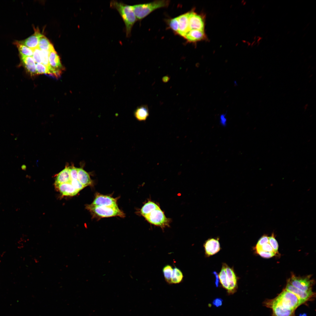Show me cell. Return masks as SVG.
<instances>
[{
  "label": "cell",
  "instance_id": "cell-23",
  "mask_svg": "<svg viewBox=\"0 0 316 316\" xmlns=\"http://www.w3.org/2000/svg\"><path fill=\"white\" fill-rule=\"evenodd\" d=\"M17 47L20 56H32L33 50L26 46L20 42L16 41L14 42Z\"/></svg>",
  "mask_w": 316,
  "mask_h": 316
},
{
  "label": "cell",
  "instance_id": "cell-34",
  "mask_svg": "<svg viewBox=\"0 0 316 316\" xmlns=\"http://www.w3.org/2000/svg\"><path fill=\"white\" fill-rule=\"evenodd\" d=\"M70 183L73 187L79 192L84 188L78 179L71 180Z\"/></svg>",
  "mask_w": 316,
  "mask_h": 316
},
{
  "label": "cell",
  "instance_id": "cell-17",
  "mask_svg": "<svg viewBox=\"0 0 316 316\" xmlns=\"http://www.w3.org/2000/svg\"><path fill=\"white\" fill-rule=\"evenodd\" d=\"M20 56L22 63L28 73L32 76L37 74L36 64L32 57Z\"/></svg>",
  "mask_w": 316,
  "mask_h": 316
},
{
  "label": "cell",
  "instance_id": "cell-27",
  "mask_svg": "<svg viewBox=\"0 0 316 316\" xmlns=\"http://www.w3.org/2000/svg\"><path fill=\"white\" fill-rule=\"evenodd\" d=\"M40 50L42 63L47 68L49 72V74H50L51 68L49 65V51Z\"/></svg>",
  "mask_w": 316,
  "mask_h": 316
},
{
  "label": "cell",
  "instance_id": "cell-13",
  "mask_svg": "<svg viewBox=\"0 0 316 316\" xmlns=\"http://www.w3.org/2000/svg\"><path fill=\"white\" fill-rule=\"evenodd\" d=\"M204 247L205 255L207 257L213 255L220 250V246L218 238L208 239L204 243Z\"/></svg>",
  "mask_w": 316,
  "mask_h": 316
},
{
  "label": "cell",
  "instance_id": "cell-7",
  "mask_svg": "<svg viewBox=\"0 0 316 316\" xmlns=\"http://www.w3.org/2000/svg\"><path fill=\"white\" fill-rule=\"evenodd\" d=\"M49 61L51 69L50 74L58 77L63 67L59 57L54 48L49 51Z\"/></svg>",
  "mask_w": 316,
  "mask_h": 316
},
{
  "label": "cell",
  "instance_id": "cell-28",
  "mask_svg": "<svg viewBox=\"0 0 316 316\" xmlns=\"http://www.w3.org/2000/svg\"><path fill=\"white\" fill-rule=\"evenodd\" d=\"M169 25L174 32L178 34V17L171 19L169 21Z\"/></svg>",
  "mask_w": 316,
  "mask_h": 316
},
{
  "label": "cell",
  "instance_id": "cell-37",
  "mask_svg": "<svg viewBox=\"0 0 316 316\" xmlns=\"http://www.w3.org/2000/svg\"><path fill=\"white\" fill-rule=\"evenodd\" d=\"M226 114H222L220 116V124L223 126H225L227 123V119L226 117Z\"/></svg>",
  "mask_w": 316,
  "mask_h": 316
},
{
  "label": "cell",
  "instance_id": "cell-40",
  "mask_svg": "<svg viewBox=\"0 0 316 316\" xmlns=\"http://www.w3.org/2000/svg\"><path fill=\"white\" fill-rule=\"evenodd\" d=\"M214 274L215 276H216V282H215L216 286L217 287L218 286V284H219L218 283V281H219L218 276V275L216 273V272H214Z\"/></svg>",
  "mask_w": 316,
  "mask_h": 316
},
{
  "label": "cell",
  "instance_id": "cell-35",
  "mask_svg": "<svg viewBox=\"0 0 316 316\" xmlns=\"http://www.w3.org/2000/svg\"><path fill=\"white\" fill-rule=\"evenodd\" d=\"M255 249H260L266 252H274L272 248L269 243L263 245L260 247H255Z\"/></svg>",
  "mask_w": 316,
  "mask_h": 316
},
{
  "label": "cell",
  "instance_id": "cell-18",
  "mask_svg": "<svg viewBox=\"0 0 316 316\" xmlns=\"http://www.w3.org/2000/svg\"><path fill=\"white\" fill-rule=\"evenodd\" d=\"M55 187L63 196H73L79 192L70 183L61 184Z\"/></svg>",
  "mask_w": 316,
  "mask_h": 316
},
{
  "label": "cell",
  "instance_id": "cell-32",
  "mask_svg": "<svg viewBox=\"0 0 316 316\" xmlns=\"http://www.w3.org/2000/svg\"><path fill=\"white\" fill-rule=\"evenodd\" d=\"M257 253L262 257L265 258H269L274 256L276 253L274 252H266L260 249H256Z\"/></svg>",
  "mask_w": 316,
  "mask_h": 316
},
{
  "label": "cell",
  "instance_id": "cell-5",
  "mask_svg": "<svg viewBox=\"0 0 316 316\" xmlns=\"http://www.w3.org/2000/svg\"><path fill=\"white\" fill-rule=\"evenodd\" d=\"M86 208L94 217L102 218L118 216L124 217L125 214L118 206L114 207L97 206L92 204L86 205Z\"/></svg>",
  "mask_w": 316,
  "mask_h": 316
},
{
  "label": "cell",
  "instance_id": "cell-9",
  "mask_svg": "<svg viewBox=\"0 0 316 316\" xmlns=\"http://www.w3.org/2000/svg\"><path fill=\"white\" fill-rule=\"evenodd\" d=\"M285 289L296 295L303 304L308 301L311 300L315 295L312 291H303L295 288L288 282Z\"/></svg>",
  "mask_w": 316,
  "mask_h": 316
},
{
  "label": "cell",
  "instance_id": "cell-15",
  "mask_svg": "<svg viewBox=\"0 0 316 316\" xmlns=\"http://www.w3.org/2000/svg\"><path fill=\"white\" fill-rule=\"evenodd\" d=\"M188 42H195L206 38L204 30H190L183 37Z\"/></svg>",
  "mask_w": 316,
  "mask_h": 316
},
{
  "label": "cell",
  "instance_id": "cell-25",
  "mask_svg": "<svg viewBox=\"0 0 316 316\" xmlns=\"http://www.w3.org/2000/svg\"><path fill=\"white\" fill-rule=\"evenodd\" d=\"M183 276L182 271L176 267L173 269L171 278V284H177L181 283L183 279Z\"/></svg>",
  "mask_w": 316,
  "mask_h": 316
},
{
  "label": "cell",
  "instance_id": "cell-36",
  "mask_svg": "<svg viewBox=\"0 0 316 316\" xmlns=\"http://www.w3.org/2000/svg\"><path fill=\"white\" fill-rule=\"evenodd\" d=\"M269 243V237L264 235L258 241L255 247H260L263 245Z\"/></svg>",
  "mask_w": 316,
  "mask_h": 316
},
{
  "label": "cell",
  "instance_id": "cell-14",
  "mask_svg": "<svg viewBox=\"0 0 316 316\" xmlns=\"http://www.w3.org/2000/svg\"><path fill=\"white\" fill-rule=\"evenodd\" d=\"M178 17V35L184 37L190 30L189 22L188 12Z\"/></svg>",
  "mask_w": 316,
  "mask_h": 316
},
{
  "label": "cell",
  "instance_id": "cell-12",
  "mask_svg": "<svg viewBox=\"0 0 316 316\" xmlns=\"http://www.w3.org/2000/svg\"><path fill=\"white\" fill-rule=\"evenodd\" d=\"M189 27L190 30H204L205 23L202 16L195 12H188Z\"/></svg>",
  "mask_w": 316,
  "mask_h": 316
},
{
  "label": "cell",
  "instance_id": "cell-10",
  "mask_svg": "<svg viewBox=\"0 0 316 316\" xmlns=\"http://www.w3.org/2000/svg\"><path fill=\"white\" fill-rule=\"evenodd\" d=\"M117 201L116 198L97 193L92 204L97 206L114 207L118 206Z\"/></svg>",
  "mask_w": 316,
  "mask_h": 316
},
{
  "label": "cell",
  "instance_id": "cell-39",
  "mask_svg": "<svg viewBox=\"0 0 316 316\" xmlns=\"http://www.w3.org/2000/svg\"><path fill=\"white\" fill-rule=\"evenodd\" d=\"M170 79V77L168 75H166L162 78V81L164 83L168 82Z\"/></svg>",
  "mask_w": 316,
  "mask_h": 316
},
{
  "label": "cell",
  "instance_id": "cell-33",
  "mask_svg": "<svg viewBox=\"0 0 316 316\" xmlns=\"http://www.w3.org/2000/svg\"><path fill=\"white\" fill-rule=\"evenodd\" d=\"M70 175L71 180L73 179H78L77 174L78 168L74 166H69Z\"/></svg>",
  "mask_w": 316,
  "mask_h": 316
},
{
  "label": "cell",
  "instance_id": "cell-11",
  "mask_svg": "<svg viewBox=\"0 0 316 316\" xmlns=\"http://www.w3.org/2000/svg\"><path fill=\"white\" fill-rule=\"evenodd\" d=\"M264 305L266 307L272 309V316H294V310L286 308L279 305L271 303L268 300L264 302Z\"/></svg>",
  "mask_w": 316,
  "mask_h": 316
},
{
  "label": "cell",
  "instance_id": "cell-31",
  "mask_svg": "<svg viewBox=\"0 0 316 316\" xmlns=\"http://www.w3.org/2000/svg\"><path fill=\"white\" fill-rule=\"evenodd\" d=\"M269 243L271 246L274 252L276 253L278 252V243L274 238V234H273L270 237H269Z\"/></svg>",
  "mask_w": 316,
  "mask_h": 316
},
{
  "label": "cell",
  "instance_id": "cell-30",
  "mask_svg": "<svg viewBox=\"0 0 316 316\" xmlns=\"http://www.w3.org/2000/svg\"><path fill=\"white\" fill-rule=\"evenodd\" d=\"M32 57L36 63H42L41 50L38 47L33 50Z\"/></svg>",
  "mask_w": 316,
  "mask_h": 316
},
{
  "label": "cell",
  "instance_id": "cell-8",
  "mask_svg": "<svg viewBox=\"0 0 316 316\" xmlns=\"http://www.w3.org/2000/svg\"><path fill=\"white\" fill-rule=\"evenodd\" d=\"M288 282L295 288L303 291H312L313 283L309 278L297 277L293 275Z\"/></svg>",
  "mask_w": 316,
  "mask_h": 316
},
{
  "label": "cell",
  "instance_id": "cell-4",
  "mask_svg": "<svg viewBox=\"0 0 316 316\" xmlns=\"http://www.w3.org/2000/svg\"><path fill=\"white\" fill-rule=\"evenodd\" d=\"M268 300L271 303L294 310L303 304L296 295L286 289L274 299Z\"/></svg>",
  "mask_w": 316,
  "mask_h": 316
},
{
  "label": "cell",
  "instance_id": "cell-26",
  "mask_svg": "<svg viewBox=\"0 0 316 316\" xmlns=\"http://www.w3.org/2000/svg\"><path fill=\"white\" fill-rule=\"evenodd\" d=\"M173 269L172 267L169 265H166L162 269V272L165 279L169 284H171V278Z\"/></svg>",
  "mask_w": 316,
  "mask_h": 316
},
{
  "label": "cell",
  "instance_id": "cell-19",
  "mask_svg": "<svg viewBox=\"0 0 316 316\" xmlns=\"http://www.w3.org/2000/svg\"><path fill=\"white\" fill-rule=\"evenodd\" d=\"M71 181L69 166H66L63 169L56 175L54 183L55 186H56L63 183H70Z\"/></svg>",
  "mask_w": 316,
  "mask_h": 316
},
{
  "label": "cell",
  "instance_id": "cell-16",
  "mask_svg": "<svg viewBox=\"0 0 316 316\" xmlns=\"http://www.w3.org/2000/svg\"><path fill=\"white\" fill-rule=\"evenodd\" d=\"M35 31L33 35L20 42L33 50L38 47L40 38L43 35L40 33L38 29H35Z\"/></svg>",
  "mask_w": 316,
  "mask_h": 316
},
{
  "label": "cell",
  "instance_id": "cell-2",
  "mask_svg": "<svg viewBox=\"0 0 316 316\" xmlns=\"http://www.w3.org/2000/svg\"><path fill=\"white\" fill-rule=\"evenodd\" d=\"M218 277L223 287L228 293L232 294L236 291L237 287V278L232 268L225 263L223 264Z\"/></svg>",
  "mask_w": 316,
  "mask_h": 316
},
{
  "label": "cell",
  "instance_id": "cell-3",
  "mask_svg": "<svg viewBox=\"0 0 316 316\" xmlns=\"http://www.w3.org/2000/svg\"><path fill=\"white\" fill-rule=\"evenodd\" d=\"M169 3L168 0H157L135 4L132 6L137 20H141L155 10L168 6Z\"/></svg>",
  "mask_w": 316,
  "mask_h": 316
},
{
  "label": "cell",
  "instance_id": "cell-38",
  "mask_svg": "<svg viewBox=\"0 0 316 316\" xmlns=\"http://www.w3.org/2000/svg\"><path fill=\"white\" fill-rule=\"evenodd\" d=\"M222 300L219 298L215 299L213 302V305L217 307L221 306L222 304Z\"/></svg>",
  "mask_w": 316,
  "mask_h": 316
},
{
  "label": "cell",
  "instance_id": "cell-21",
  "mask_svg": "<svg viewBox=\"0 0 316 316\" xmlns=\"http://www.w3.org/2000/svg\"><path fill=\"white\" fill-rule=\"evenodd\" d=\"M77 179L84 187L92 184L89 174L82 168H78Z\"/></svg>",
  "mask_w": 316,
  "mask_h": 316
},
{
  "label": "cell",
  "instance_id": "cell-24",
  "mask_svg": "<svg viewBox=\"0 0 316 316\" xmlns=\"http://www.w3.org/2000/svg\"><path fill=\"white\" fill-rule=\"evenodd\" d=\"M38 48L41 50L48 51L54 48L49 40L43 35L40 38Z\"/></svg>",
  "mask_w": 316,
  "mask_h": 316
},
{
  "label": "cell",
  "instance_id": "cell-20",
  "mask_svg": "<svg viewBox=\"0 0 316 316\" xmlns=\"http://www.w3.org/2000/svg\"><path fill=\"white\" fill-rule=\"evenodd\" d=\"M149 115L148 106L143 105L138 107L134 112V115L135 118L140 121H145Z\"/></svg>",
  "mask_w": 316,
  "mask_h": 316
},
{
  "label": "cell",
  "instance_id": "cell-1",
  "mask_svg": "<svg viewBox=\"0 0 316 316\" xmlns=\"http://www.w3.org/2000/svg\"><path fill=\"white\" fill-rule=\"evenodd\" d=\"M110 6L119 13L125 25L126 37H130L133 27L137 20L132 6L116 0L111 1Z\"/></svg>",
  "mask_w": 316,
  "mask_h": 316
},
{
  "label": "cell",
  "instance_id": "cell-29",
  "mask_svg": "<svg viewBox=\"0 0 316 316\" xmlns=\"http://www.w3.org/2000/svg\"><path fill=\"white\" fill-rule=\"evenodd\" d=\"M36 65L37 74H49L47 68L42 63H36Z\"/></svg>",
  "mask_w": 316,
  "mask_h": 316
},
{
  "label": "cell",
  "instance_id": "cell-6",
  "mask_svg": "<svg viewBox=\"0 0 316 316\" xmlns=\"http://www.w3.org/2000/svg\"><path fill=\"white\" fill-rule=\"evenodd\" d=\"M144 217L150 224L162 228L168 226L170 221L160 207L154 210Z\"/></svg>",
  "mask_w": 316,
  "mask_h": 316
},
{
  "label": "cell",
  "instance_id": "cell-41",
  "mask_svg": "<svg viewBox=\"0 0 316 316\" xmlns=\"http://www.w3.org/2000/svg\"><path fill=\"white\" fill-rule=\"evenodd\" d=\"M299 316H307L306 313L300 314Z\"/></svg>",
  "mask_w": 316,
  "mask_h": 316
},
{
  "label": "cell",
  "instance_id": "cell-22",
  "mask_svg": "<svg viewBox=\"0 0 316 316\" xmlns=\"http://www.w3.org/2000/svg\"><path fill=\"white\" fill-rule=\"evenodd\" d=\"M159 207L155 202L149 201L145 203L140 210L141 214L144 217L149 214L152 211Z\"/></svg>",
  "mask_w": 316,
  "mask_h": 316
}]
</instances>
